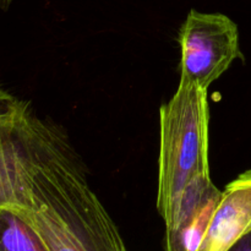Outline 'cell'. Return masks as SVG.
Here are the masks:
<instances>
[{
	"instance_id": "obj_9",
	"label": "cell",
	"mask_w": 251,
	"mask_h": 251,
	"mask_svg": "<svg viewBox=\"0 0 251 251\" xmlns=\"http://www.w3.org/2000/svg\"><path fill=\"white\" fill-rule=\"evenodd\" d=\"M14 0H0V10H6Z\"/></svg>"
},
{
	"instance_id": "obj_6",
	"label": "cell",
	"mask_w": 251,
	"mask_h": 251,
	"mask_svg": "<svg viewBox=\"0 0 251 251\" xmlns=\"http://www.w3.org/2000/svg\"><path fill=\"white\" fill-rule=\"evenodd\" d=\"M0 251H48L33 228L11 208L0 206Z\"/></svg>"
},
{
	"instance_id": "obj_1",
	"label": "cell",
	"mask_w": 251,
	"mask_h": 251,
	"mask_svg": "<svg viewBox=\"0 0 251 251\" xmlns=\"http://www.w3.org/2000/svg\"><path fill=\"white\" fill-rule=\"evenodd\" d=\"M0 206L19 213L48 251H127L65 136L27 103L0 124Z\"/></svg>"
},
{
	"instance_id": "obj_5",
	"label": "cell",
	"mask_w": 251,
	"mask_h": 251,
	"mask_svg": "<svg viewBox=\"0 0 251 251\" xmlns=\"http://www.w3.org/2000/svg\"><path fill=\"white\" fill-rule=\"evenodd\" d=\"M251 230V169L230 181L196 251H228Z\"/></svg>"
},
{
	"instance_id": "obj_3",
	"label": "cell",
	"mask_w": 251,
	"mask_h": 251,
	"mask_svg": "<svg viewBox=\"0 0 251 251\" xmlns=\"http://www.w3.org/2000/svg\"><path fill=\"white\" fill-rule=\"evenodd\" d=\"M179 43L180 83L206 90L242 56L237 25L223 14L191 10L180 28Z\"/></svg>"
},
{
	"instance_id": "obj_8",
	"label": "cell",
	"mask_w": 251,
	"mask_h": 251,
	"mask_svg": "<svg viewBox=\"0 0 251 251\" xmlns=\"http://www.w3.org/2000/svg\"><path fill=\"white\" fill-rule=\"evenodd\" d=\"M228 251H251V230L240 238Z\"/></svg>"
},
{
	"instance_id": "obj_7",
	"label": "cell",
	"mask_w": 251,
	"mask_h": 251,
	"mask_svg": "<svg viewBox=\"0 0 251 251\" xmlns=\"http://www.w3.org/2000/svg\"><path fill=\"white\" fill-rule=\"evenodd\" d=\"M24 103L0 85V124L14 117Z\"/></svg>"
},
{
	"instance_id": "obj_4",
	"label": "cell",
	"mask_w": 251,
	"mask_h": 251,
	"mask_svg": "<svg viewBox=\"0 0 251 251\" xmlns=\"http://www.w3.org/2000/svg\"><path fill=\"white\" fill-rule=\"evenodd\" d=\"M222 199V191L210 176L191 181L163 217L167 251H196L213 212Z\"/></svg>"
},
{
	"instance_id": "obj_2",
	"label": "cell",
	"mask_w": 251,
	"mask_h": 251,
	"mask_svg": "<svg viewBox=\"0 0 251 251\" xmlns=\"http://www.w3.org/2000/svg\"><path fill=\"white\" fill-rule=\"evenodd\" d=\"M208 104L206 88L179 83L159 109L157 208L164 216L186 186L208 167Z\"/></svg>"
}]
</instances>
